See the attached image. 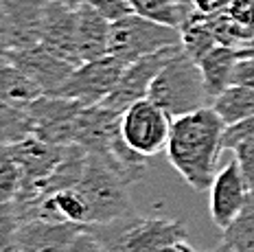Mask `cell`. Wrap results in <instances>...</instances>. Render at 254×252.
<instances>
[{"label":"cell","instance_id":"obj_27","mask_svg":"<svg viewBox=\"0 0 254 252\" xmlns=\"http://www.w3.org/2000/svg\"><path fill=\"white\" fill-rule=\"evenodd\" d=\"M230 151L235 154V158L239 160L243 176H246L248 185H250V191L254 193V138L241 140V143H237Z\"/></svg>","mask_w":254,"mask_h":252},{"label":"cell","instance_id":"obj_15","mask_svg":"<svg viewBox=\"0 0 254 252\" xmlns=\"http://www.w3.org/2000/svg\"><path fill=\"white\" fill-rule=\"evenodd\" d=\"M2 147L13 156V160L22 169V185H33V182L49 178L62 165L70 145H53L38 136H31L22 143Z\"/></svg>","mask_w":254,"mask_h":252},{"label":"cell","instance_id":"obj_5","mask_svg":"<svg viewBox=\"0 0 254 252\" xmlns=\"http://www.w3.org/2000/svg\"><path fill=\"white\" fill-rule=\"evenodd\" d=\"M169 46H182L180 29L165 27L153 20H147L138 13H129L112 22V44L110 55L119 57L125 64L158 53Z\"/></svg>","mask_w":254,"mask_h":252},{"label":"cell","instance_id":"obj_11","mask_svg":"<svg viewBox=\"0 0 254 252\" xmlns=\"http://www.w3.org/2000/svg\"><path fill=\"white\" fill-rule=\"evenodd\" d=\"M250 193H252L250 185H248L237 158L226 162V165L217 171L213 185H210L208 213H210V219H213L215 226L221 233H224L237 219V215L243 211Z\"/></svg>","mask_w":254,"mask_h":252},{"label":"cell","instance_id":"obj_2","mask_svg":"<svg viewBox=\"0 0 254 252\" xmlns=\"http://www.w3.org/2000/svg\"><path fill=\"white\" fill-rule=\"evenodd\" d=\"M88 230L99 239L105 252H162L171 244L189 237L182 219L136 213L110 224H92Z\"/></svg>","mask_w":254,"mask_h":252},{"label":"cell","instance_id":"obj_21","mask_svg":"<svg viewBox=\"0 0 254 252\" xmlns=\"http://www.w3.org/2000/svg\"><path fill=\"white\" fill-rule=\"evenodd\" d=\"M35 136V121L31 110L0 103V143L15 145Z\"/></svg>","mask_w":254,"mask_h":252},{"label":"cell","instance_id":"obj_20","mask_svg":"<svg viewBox=\"0 0 254 252\" xmlns=\"http://www.w3.org/2000/svg\"><path fill=\"white\" fill-rule=\"evenodd\" d=\"M215 112L224 119V123L237 125L246 119L254 117V90L246 86H230L226 92H221L219 97L213 101Z\"/></svg>","mask_w":254,"mask_h":252},{"label":"cell","instance_id":"obj_22","mask_svg":"<svg viewBox=\"0 0 254 252\" xmlns=\"http://www.w3.org/2000/svg\"><path fill=\"white\" fill-rule=\"evenodd\" d=\"M180 33H182L184 53L190 55L195 62H199L208 51H213L217 46L215 35L210 33V29H208V20H206V15L199 13L197 9H195V13L189 18V22L180 29Z\"/></svg>","mask_w":254,"mask_h":252},{"label":"cell","instance_id":"obj_10","mask_svg":"<svg viewBox=\"0 0 254 252\" xmlns=\"http://www.w3.org/2000/svg\"><path fill=\"white\" fill-rule=\"evenodd\" d=\"M86 108L57 94H44L29 110L35 121V136L53 145H75L79 114Z\"/></svg>","mask_w":254,"mask_h":252},{"label":"cell","instance_id":"obj_9","mask_svg":"<svg viewBox=\"0 0 254 252\" xmlns=\"http://www.w3.org/2000/svg\"><path fill=\"white\" fill-rule=\"evenodd\" d=\"M180 51H182V46H169V49H162V51H158V53H151L147 57H140V60L131 62V64H127L119 86H116L114 92L103 101V106L112 108L116 112H125V110L129 106H134L136 101L149 99L153 79L160 75V70Z\"/></svg>","mask_w":254,"mask_h":252},{"label":"cell","instance_id":"obj_31","mask_svg":"<svg viewBox=\"0 0 254 252\" xmlns=\"http://www.w3.org/2000/svg\"><path fill=\"white\" fill-rule=\"evenodd\" d=\"M237 57H241V60H254V38L243 42L239 49H237Z\"/></svg>","mask_w":254,"mask_h":252},{"label":"cell","instance_id":"obj_32","mask_svg":"<svg viewBox=\"0 0 254 252\" xmlns=\"http://www.w3.org/2000/svg\"><path fill=\"white\" fill-rule=\"evenodd\" d=\"M162 252H197V250H195L193 246H190L189 241L184 239V241H176V244H171L169 248H165Z\"/></svg>","mask_w":254,"mask_h":252},{"label":"cell","instance_id":"obj_30","mask_svg":"<svg viewBox=\"0 0 254 252\" xmlns=\"http://www.w3.org/2000/svg\"><path fill=\"white\" fill-rule=\"evenodd\" d=\"M195 9L204 15H215V13H221L228 9L230 0H193Z\"/></svg>","mask_w":254,"mask_h":252},{"label":"cell","instance_id":"obj_34","mask_svg":"<svg viewBox=\"0 0 254 252\" xmlns=\"http://www.w3.org/2000/svg\"><path fill=\"white\" fill-rule=\"evenodd\" d=\"M57 2H64V4H68V7H79L81 0H57Z\"/></svg>","mask_w":254,"mask_h":252},{"label":"cell","instance_id":"obj_26","mask_svg":"<svg viewBox=\"0 0 254 252\" xmlns=\"http://www.w3.org/2000/svg\"><path fill=\"white\" fill-rule=\"evenodd\" d=\"M81 2L88 4V7H92V9H97V11L101 15H105L110 22H116V20L134 13L129 0H81Z\"/></svg>","mask_w":254,"mask_h":252},{"label":"cell","instance_id":"obj_4","mask_svg":"<svg viewBox=\"0 0 254 252\" xmlns=\"http://www.w3.org/2000/svg\"><path fill=\"white\" fill-rule=\"evenodd\" d=\"M149 99L158 103L171 119L213 106L199 64L184 49L173 57L153 79Z\"/></svg>","mask_w":254,"mask_h":252},{"label":"cell","instance_id":"obj_6","mask_svg":"<svg viewBox=\"0 0 254 252\" xmlns=\"http://www.w3.org/2000/svg\"><path fill=\"white\" fill-rule=\"evenodd\" d=\"M173 119L151 99H142L129 106L121 119V134L123 140L136 154L156 156L158 151L167 149L169 136H171Z\"/></svg>","mask_w":254,"mask_h":252},{"label":"cell","instance_id":"obj_1","mask_svg":"<svg viewBox=\"0 0 254 252\" xmlns=\"http://www.w3.org/2000/svg\"><path fill=\"white\" fill-rule=\"evenodd\" d=\"M228 125L213 106L173 119L167 143V158L184 182L195 191H210L217 176V160L224 151Z\"/></svg>","mask_w":254,"mask_h":252},{"label":"cell","instance_id":"obj_16","mask_svg":"<svg viewBox=\"0 0 254 252\" xmlns=\"http://www.w3.org/2000/svg\"><path fill=\"white\" fill-rule=\"evenodd\" d=\"M112 44V22L97 9L79 4V55L83 62L101 60L110 55Z\"/></svg>","mask_w":254,"mask_h":252},{"label":"cell","instance_id":"obj_33","mask_svg":"<svg viewBox=\"0 0 254 252\" xmlns=\"http://www.w3.org/2000/svg\"><path fill=\"white\" fill-rule=\"evenodd\" d=\"M210 252H232V248H230V246H228V244H224V241H221V244H219V246H217V248H213V250H210Z\"/></svg>","mask_w":254,"mask_h":252},{"label":"cell","instance_id":"obj_24","mask_svg":"<svg viewBox=\"0 0 254 252\" xmlns=\"http://www.w3.org/2000/svg\"><path fill=\"white\" fill-rule=\"evenodd\" d=\"M55 202H57V208H60L62 217L66 219V222L81 224V226L90 224V208L77 189H66V191L55 193Z\"/></svg>","mask_w":254,"mask_h":252},{"label":"cell","instance_id":"obj_13","mask_svg":"<svg viewBox=\"0 0 254 252\" xmlns=\"http://www.w3.org/2000/svg\"><path fill=\"white\" fill-rule=\"evenodd\" d=\"M83 228L72 222H24L15 226L11 248L4 252H68Z\"/></svg>","mask_w":254,"mask_h":252},{"label":"cell","instance_id":"obj_29","mask_svg":"<svg viewBox=\"0 0 254 252\" xmlns=\"http://www.w3.org/2000/svg\"><path fill=\"white\" fill-rule=\"evenodd\" d=\"M68 252H105V250H103V246L99 244V239L90 233L88 226H86V228L77 235V239L72 241V246Z\"/></svg>","mask_w":254,"mask_h":252},{"label":"cell","instance_id":"obj_3","mask_svg":"<svg viewBox=\"0 0 254 252\" xmlns=\"http://www.w3.org/2000/svg\"><path fill=\"white\" fill-rule=\"evenodd\" d=\"M90 208V224H110L134 215L129 197V182L103 156L88 154L83 176L75 187Z\"/></svg>","mask_w":254,"mask_h":252},{"label":"cell","instance_id":"obj_19","mask_svg":"<svg viewBox=\"0 0 254 252\" xmlns=\"http://www.w3.org/2000/svg\"><path fill=\"white\" fill-rule=\"evenodd\" d=\"M134 13L158 24L182 29L195 13L193 0H129Z\"/></svg>","mask_w":254,"mask_h":252},{"label":"cell","instance_id":"obj_14","mask_svg":"<svg viewBox=\"0 0 254 252\" xmlns=\"http://www.w3.org/2000/svg\"><path fill=\"white\" fill-rule=\"evenodd\" d=\"M42 44L57 53L70 64L81 66L79 55V7H68L64 2L51 0L44 18Z\"/></svg>","mask_w":254,"mask_h":252},{"label":"cell","instance_id":"obj_18","mask_svg":"<svg viewBox=\"0 0 254 252\" xmlns=\"http://www.w3.org/2000/svg\"><path fill=\"white\" fill-rule=\"evenodd\" d=\"M40 97H44V90L38 83L24 70H20L18 66L2 60V68H0V103L29 110Z\"/></svg>","mask_w":254,"mask_h":252},{"label":"cell","instance_id":"obj_25","mask_svg":"<svg viewBox=\"0 0 254 252\" xmlns=\"http://www.w3.org/2000/svg\"><path fill=\"white\" fill-rule=\"evenodd\" d=\"M22 187V169L13 160V156L2 147L0 151V199L2 204L11 202Z\"/></svg>","mask_w":254,"mask_h":252},{"label":"cell","instance_id":"obj_17","mask_svg":"<svg viewBox=\"0 0 254 252\" xmlns=\"http://www.w3.org/2000/svg\"><path fill=\"white\" fill-rule=\"evenodd\" d=\"M237 62H239L237 49L235 46H226V44H217L213 51H208L197 62L199 68H202L206 88H208V94L213 101L232 86Z\"/></svg>","mask_w":254,"mask_h":252},{"label":"cell","instance_id":"obj_8","mask_svg":"<svg viewBox=\"0 0 254 252\" xmlns=\"http://www.w3.org/2000/svg\"><path fill=\"white\" fill-rule=\"evenodd\" d=\"M51 0H0V46L24 51L42 44L44 18Z\"/></svg>","mask_w":254,"mask_h":252},{"label":"cell","instance_id":"obj_12","mask_svg":"<svg viewBox=\"0 0 254 252\" xmlns=\"http://www.w3.org/2000/svg\"><path fill=\"white\" fill-rule=\"evenodd\" d=\"M2 60L24 70L44 90V94H53L60 90L77 68L68 60L46 49L44 44L31 46L24 51H7V53H2Z\"/></svg>","mask_w":254,"mask_h":252},{"label":"cell","instance_id":"obj_23","mask_svg":"<svg viewBox=\"0 0 254 252\" xmlns=\"http://www.w3.org/2000/svg\"><path fill=\"white\" fill-rule=\"evenodd\" d=\"M224 244H228L232 252H254V193H250L235 222L224 230Z\"/></svg>","mask_w":254,"mask_h":252},{"label":"cell","instance_id":"obj_7","mask_svg":"<svg viewBox=\"0 0 254 252\" xmlns=\"http://www.w3.org/2000/svg\"><path fill=\"white\" fill-rule=\"evenodd\" d=\"M125 68H127L125 62H121L114 55L83 62L81 66H77L72 70V75L68 77L60 90L53 94L72 99V101H79L83 106H99L114 92Z\"/></svg>","mask_w":254,"mask_h":252},{"label":"cell","instance_id":"obj_28","mask_svg":"<svg viewBox=\"0 0 254 252\" xmlns=\"http://www.w3.org/2000/svg\"><path fill=\"white\" fill-rule=\"evenodd\" d=\"M232 86H246L254 90V60H241L239 57L235 77H232Z\"/></svg>","mask_w":254,"mask_h":252}]
</instances>
